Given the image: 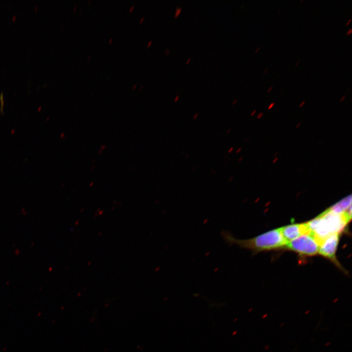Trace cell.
<instances>
[{
  "instance_id": "6da1fadb",
  "label": "cell",
  "mask_w": 352,
  "mask_h": 352,
  "mask_svg": "<svg viewBox=\"0 0 352 352\" xmlns=\"http://www.w3.org/2000/svg\"><path fill=\"white\" fill-rule=\"evenodd\" d=\"M221 235L224 242L229 246L236 244L241 248L250 250L254 253L280 248L287 243L282 236L281 228L245 240L236 238L228 231H222Z\"/></svg>"
},
{
  "instance_id": "7a4b0ae2",
  "label": "cell",
  "mask_w": 352,
  "mask_h": 352,
  "mask_svg": "<svg viewBox=\"0 0 352 352\" xmlns=\"http://www.w3.org/2000/svg\"><path fill=\"white\" fill-rule=\"evenodd\" d=\"M348 223L344 212L336 213L330 209L307 222L311 233L320 242L332 234H339Z\"/></svg>"
},
{
  "instance_id": "3957f363",
  "label": "cell",
  "mask_w": 352,
  "mask_h": 352,
  "mask_svg": "<svg viewBox=\"0 0 352 352\" xmlns=\"http://www.w3.org/2000/svg\"><path fill=\"white\" fill-rule=\"evenodd\" d=\"M285 246L299 254L313 256L318 252L320 243L309 232L288 242Z\"/></svg>"
},
{
  "instance_id": "277c9868",
  "label": "cell",
  "mask_w": 352,
  "mask_h": 352,
  "mask_svg": "<svg viewBox=\"0 0 352 352\" xmlns=\"http://www.w3.org/2000/svg\"><path fill=\"white\" fill-rule=\"evenodd\" d=\"M339 240V234H333L329 236L322 242L318 250L320 255L329 259L338 266L340 264L337 261L335 254Z\"/></svg>"
},
{
  "instance_id": "5b68a950",
  "label": "cell",
  "mask_w": 352,
  "mask_h": 352,
  "mask_svg": "<svg viewBox=\"0 0 352 352\" xmlns=\"http://www.w3.org/2000/svg\"><path fill=\"white\" fill-rule=\"evenodd\" d=\"M281 231L283 237L287 242L310 231L307 223L288 225L281 227Z\"/></svg>"
},
{
  "instance_id": "8992f818",
  "label": "cell",
  "mask_w": 352,
  "mask_h": 352,
  "mask_svg": "<svg viewBox=\"0 0 352 352\" xmlns=\"http://www.w3.org/2000/svg\"><path fill=\"white\" fill-rule=\"evenodd\" d=\"M350 206H351V197L346 198L329 209L335 213L341 214L345 212Z\"/></svg>"
},
{
  "instance_id": "52a82bcc",
  "label": "cell",
  "mask_w": 352,
  "mask_h": 352,
  "mask_svg": "<svg viewBox=\"0 0 352 352\" xmlns=\"http://www.w3.org/2000/svg\"><path fill=\"white\" fill-rule=\"evenodd\" d=\"M182 10V8L179 6H177L176 9V11L174 15L175 18H177L180 14Z\"/></svg>"
},
{
  "instance_id": "ba28073f",
  "label": "cell",
  "mask_w": 352,
  "mask_h": 352,
  "mask_svg": "<svg viewBox=\"0 0 352 352\" xmlns=\"http://www.w3.org/2000/svg\"><path fill=\"white\" fill-rule=\"evenodd\" d=\"M352 32V29L351 28H350V29L348 30V31L347 32L346 35H349L351 34Z\"/></svg>"
},
{
  "instance_id": "9c48e42d",
  "label": "cell",
  "mask_w": 352,
  "mask_h": 352,
  "mask_svg": "<svg viewBox=\"0 0 352 352\" xmlns=\"http://www.w3.org/2000/svg\"><path fill=\"white\" fill-rule=\"evenodd\" d=\"M179 98V95H176L175 98L174 102H176L177 101V100H178Z\"/></svg>"
},
{
  "instance_id": "30bf717a",
  "label": "cell",
  "mask_w": 352,
  "mask_h": 352,
  "mask_svg": "<svg viewBox=\"0 0 352 352\" xmlns=\"http://www.w3.org/2000/svg\"><path fill=\"white\" fill-rule=\"evenodd\" d=\"M170 52L169 48H166L165 51V53L166 55H168Z\"/></svg>"
},
{
  "instance_id": "8fae6325",
  "label": "cell",
  "mask_w": 352,
  "mask_h": 352,
  "mask_svg": "<svg viewBox=\"0 0 352 352\" xmlns=\"http://www.w3.org/2000/svg\"><path fill=\"white\" fill-rule=\"evenodd\" d=\"M152 43H153V41L152 40L149 41L148 42V43H147V46L149 47L151 45Z\"/></svg>"
},
{
  "instance_id": "7c38bea8",
  "label": "cell",
  "mask_w": 352,
  "mask_h": 352,
  "mask_svg": "<svg viewBox=\"0 0 352 352\" xmlns=\"http://www.w3.org/2000/svg\"><path fill=\"white\" fill-rule=\"evenodd\" d=\"M233 149H234V148L233 147H230L228 151V153H231L233 151Z\"/></svg>"
},
{
  "instance_id": "4fadbf2b",
  "label": "cell",
  "mask_w": 352,
  "mask_h": 352,
  "mask_svg": "<svg viewBox=\"0 0 352 352\" xmlns=\"http://www.w3.org/2000/svg\"><path fill=\"white\" fill-rule=\"evenodd\" d=\"M134 7V6L133 5L131 6L129 9V12H132V11L133 10Z\"/></svg>"
},
{
  "instance_id": "5bb4252c",
  "label": "cell",
  "mask_w": 352,
  "mask_h": 352,
  "mask_svg": "<svg viewBox=\"0 0 352 352\" xmlns=\"http://www.w3.org/2000/svg\"><path fill=\"white\" fill-rule=\"evenodd\" d=\"M144 19H145V18L144 17H142L140 18V19L139 20V23H142L143 22V21L144 20Z\"/></svg>"
},
{
  "instance_id": "9a60e30c",
  "label": "cell",
  "mask_w": 352,
  "mask_h": 352,
  "mask_svg": "<svg viewBox=\"0 0 352 352\" xmlns=\"http://www.w3.org/2000/svg\"><path fill=\"white\" fill-rule=\"evenodd\" d=\"M198 113H196L194 115V116H193V118L194 119H197V118L198 116Z\"/></svg>"
},
{
  "instance_id": "2e32d148",
  "label": "cell",
  "mask_w": 352,
  "mask_h": 352,
  "mask_svg": "<svg viewBox=\"0 0 352 352\" xmlns=\"http://www.w3.org/2000/svg\"><path fill=\"white\" fill-rule=\"evenodd\" d=\"M237 100H238L237 99H235L232 103V105H235L236 103V102H237Z\"/></svg>"
},
{
  "instance_id": "e0dca14e",
  "label": "cell",
  "mask_w": 352,
  "mask_h": 352,
  "mask_svg": "<svg viewBox=\"0 0 352 352\" xmlns=\"http://www.w3.org/2000/svg\"><path fill=\"white\" fill-rule=\"evenodd\" d=\"M112 40H113V38H110V39L109 40V41H108L109 44H111V42H112Z\"/></svg>"
},
{
  "instance_id": "ac0fdd59",
  "label": "cell",
  "mask_w": 352,
  "mask_h": 352,
  "mask_svg": "<svg viewBox=\"0 0 352 352\" xmlns=\"http://www.w3.org/2000/svg\"><path fill=\"white\" fill-rule=\"evenodd\" d=\"M233 178V176H231V177H229V178L228 179V181L231 182Z\"/></svg>"
},
{
  "instance_id": "d6986e66",
  "label": "cell",
  "mask_w": 352,
  "mask_h": 352,
  "mask_svg": "<svg viewBox=\"0 0 352 352\" xmlns=\"http://www.w3.org/2000/svg\"><path fill=\"white\" fill-rule=\"evenodd\" d=\"M136 86H137L136 84H134L132 87V89H134L136 88Z\"/></svg>"
},
{
  "instance_id": "ffe728a7",
  "label": "cell",
  "mask_w": 352,
  "mask_h": 352,
  "mask_svg": "<svg viewBox=\"0 0 352 352\" xmlns=\"http://www.w3.org/2000/svg\"><path fill=\"white\" fill-rule=\"evenodd\" d=\"M231 132V129H229L227 130L226 133V134H229Z\"/></svg>"
},
{
  "instance_id": "44dd1931",
  "label": "cell",
  "mask_w": 352,
  "mask_h": 352,
  "mask_svg": "<svg viewBox=\"0 0 352 352\" xmlns=\"http://www.w3.org/2000/svg\"><path fill=\"white\" fill-rule=\"evenodd\" d=\"M190 61H191V58H188L186 62V64H188Z\"/></svg>"
},
{
  "instance_id": "7402d4cb",
  "label": "cell",
  "mask_w": 352,
  "mask_h": 352,
  "mask_svg": "<svg viewBox=\"0 0 352 352\" xmlns=\"http://www.w3.org/2000/svg\"><path fill=\"white\" fill-rule=\"evenodd\" d=\"M272 88H273V87H272V86H271V87L268 88V90H267V92H270V91H271V90L272 89Z\"/></svg>"
},
{
  "instance_id": "603a6c76",
  "label": "cell",
  "mask_w": 352,
  "mask_h": 352,
  "mask_svg": "<svg viewBox=\"0 0 352 352\" xmlns=\"http://www.w3.org/2000/svg\"><path fill=\"white\" fill-rule=\"evenodd\" d=\"M76 8H77V6H76V5H75V6H74V7H73V9L74 12H75V11H76Z\"/></svg>"
},
{
  "instance_id": "cb8c5ba5",
  "label": "cell",
  "mask_w": 352,
  "mask_h": 352,
  "mask_svg": "<svg viewBox=\"0 0 352 352\" xmlns=\"http://www.w3.org/2000/svg\"><path fill=\"white\" fill-rule=\"evenodd\" d=\"M91 57V55H89L88 56V58H87L88 61H89V60L90 59Z\"/></svg>"
},
{
  "instance_id": "d4e9b609",
  "label": "cell",
  "mask_w": 352,
  "mask_h": 352,
  "mask_svg": "<svg viewBox=\"0 0 352 352\" xmlns=\"http://www.w3.org/2000/svg\"><path fill=\"white\" fill-rule=\"evenodd\" d=\"M211 172L212 174H216V172L215 171H214V170H211Z\"/></svg>"
},
{
  "instance_id": "484cf974",
  "label": "cell",
  "mask_w": 352,
  "mask_h": 352,
  "mask_svg": "<svg viewBox=\"0 0 352 352\" xmlns=\"http://www.w3.org/2000/svg\"><path fill=\"white\" fill-rule=\"evenodd\" d=\"M269 348V347L268 345H266V346L264 347V349H265V350H268Z\"/></svg>"
},
{
  "instance_id": "4316f807",
  "label": "cell",
  "mask_w": 352,
  "mask_h": 352,
  "mask_svg": "<svg viewBox=\"0 0 352 352\" xmlns=\"http://www.w3.org/2000/svg\"><path fill=\"white\" fill-rule=\"evenodd\" d=\"M351 19H350L349 20L348 22H347V23H346V25H349V23H350V22H351Z\"/></svg>"
},
{
  "instance_id": "83f0119b",
  "label": "cell",
  "mask_w": 352,
  "mask_h": 352,
  "mask_svg": "<svg viewBox=\"0 0 352 352\" xmlns=\"http://www.w3.org/2000/svg\"><path fill=\"white\" fill-rule=\"evenodd\" d=\"M144 86L143 85H141L139 87V90H141L143 88Z\"/></svg>"
},
{
  "instance_id": "f1b7e54d",
  "label": "cell",
  "mask_w": 352,
  "mask_h": 352,
  "mask_svg": "<svg viewBox=\"0 0 352 352\" xmlns=\"http://www.w3.org/2000/svg\"><path fill=\"white\" fill-rule=\"evenodd\" d=\"M267 316V314H265L264 315L262 316V318H265Z\"/></svg>"
},
{
  "instance_id": "f546056e",
  "label": "cell",
  "mask_w": 352,
  "mask_h": 352,
  "mask_svg": "<svg viewBox=\"0 0 352 352\" xmlns=\"http://www.w3.org/2000/svg\"><path fill=\"white\" fill-rule=\"evenodd\" d=\"M260 47L259 46L257 47V49H256V51H255V53H257V52H258V50L260 49Z\"/></svg>"
},
{
  "instance_id": "4dcf8cb0",
  "label": "cell",
  "mask_w": 352,
  "mask_h": 352,
  "mask_svg": "<svg viewBox=\"0 0 352 352\" xmlns=\"http://www.w3.org/2000/svg\"><path fill=\"white\" fill-rule=\"evenodd\" d=\"M240 151H241V148L238 149L236 151V153L238 154Z\"/></svg>"
},
{
  "instance_id": "1f68e13d",
  "label": "cell",
  "mask_w": 352,
  "mask_h": 352,
  "mask_svg": "<svg viewBox=\"0 0 352 352\" xmlns=\"http://www.w3.org/2000/svg\"><path fill=\"white\" fill-rule=\"evenodd\" d=\"M268 68H266L265 69L264 71L263 72V74H264L267 70Z\"/></svg>"
},
{
  "instance_id": "d6a6232c",
  "label": "cell",
  "mask_w": 352,
  "mask_h": 352,
  "mask_svg": "<svg viewBox=\"0 0 352 352\" xmlns=\"http://www.w3.org/2000/svg\"><path fill=\"white\" fill-rule=\"evenodd\" d=\"M300 62V61L299 60V61L296 63L295 66H297V65H298V64Z\"/></svg>"
},
{
  "instance_id": "836d02e7",
  "label": "cell",
  "mask_w": 352,
  "mask_h": 352,
  "mask_svg": "<svg viewBox=\"0 0 352 352\" xmlns=\"http://www.w3.org/2000/svg\"><path fill=\"white\" fill-rule=\"evenodd\" d=\"M189 155V154H187L185 156V158H186L188 157Z\"/></svg>"
},
{
  "instance_id": "e575fe53",
  "label": "cell",
  "mask_w": 352,
  "mask_h": 352,
  "mask_svg": "<svg viewBox=\"0 0 352 352\" xmlns=\"http://www.w3.org/2000/svg\"><path fill=\"white\" fill-rule=\"evenodd\" d=\"M309 311H309V310H308V311H307L305 312V314H308V312H309Z\"/></svg>"
},
{
  "instance_id": "d590c367",
  "label": "cell",
  "mask_w": 352,
  "mask_h": 352,
  "mask_svg": "<svg viewBox=\"0 0 352 352\" xmlns=\"http://www.w3.org/2000/svg\"><path fill=\"white\" fill-rule=\"evenodd\" d=\"M330 344V342H329V343H327L325 345V346H327L329 345Z\"/></svg>"
},
{
  "instance_id": "8d00e7d4",
  "label": "cell",
  "mask_w": 352,
  "mask_h": 352,
  "mask_svg": "<svg viewBox=\"0 0 352 352\" xmlns=\"http://www.w3.org/2000/svg\"><path fill=\"white\" fill-rule=\"evenodd\" d=\"M91 0H88V4H89V3L91 2Z\"/></svg>"
},
{
  "instance_id": "74e56055",
  "label": "cell",
  "mask_w": 352,
  "mask_h": 352,
  "mask_svg": "<svg viewBox=\"0 0 352 352\" xmlns=\"http://www.w3.org/2000/svg\"><path fill=\"white\" fill-rule=\"evenodd\" d=\"M81 13H82V12L81 11H80L79 12L78 15L80 16Z\"/></svg>"
},
{
  "instance_id": "f35d334b",
  "label": "cell",
  "mask_w": 352,
  "mask_h": 352,
  "mask_svg": "<svg viewBox=\"0 0 352 352\" xmlns=\"http://www.w3.org/2000/svg\"><path fill=\"white\" fill-rule=\"evenodd\" d=\"M284 323H283L282 324H281L280 327L283 326Z\"/></svg>"
}]
</instances>
